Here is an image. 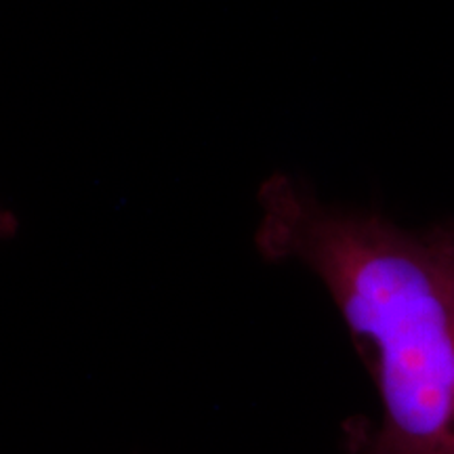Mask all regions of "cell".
I'll list each match as a JSON object with an SVG mask.
<instances>
[{
  "label": "cell",
  "mask_w": 454,
  "mask_h": 454,
  "mask_svg": "<svg viewBox=\"0 0 454 454\" xmlns=\"http://www.w3.org/2000/svg\"><path fill=\"white\" fill-rule=\"evenodd\" d=\"M20 231V217L0 202V240H9Z\"/></svg>",
  "instance_id": "obj_2"
},
{
  "label": "cell",
  "mask_w": 454,
  "mask_h": 454,
  "mask_svg": "<svg viewBox=\"0 0 454 454\" xmlns=\"http://www.w3.org/2000/svg\"><path fill=\"white\" fill-rule=\"evenodd\" d=\"M254 244L314 274L368 348L381 400L371 454H454V231L334 207L274 175Z\"/></svg>",
  "instance_id": "obj_1"
}]
</instances>
